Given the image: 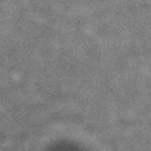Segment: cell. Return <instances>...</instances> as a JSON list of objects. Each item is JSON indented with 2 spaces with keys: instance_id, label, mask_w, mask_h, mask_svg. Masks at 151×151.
Returning a JSON list of instances; mask_svg holds the SVG:
<instances>
[{
  "instance_id": "1",
  "label": "cell",
  "mask_w": 151,
  "mask_h": 151,
  "mask_svg": "<svg viewBox=\"0 0 151 151\" xmlns=\"http://www.w3.org/2000/svg\"><path fill=\"white\" fill-rule=\"evenodd\" d=\"M85 54V52H83ZM86 57V56H85ZM113 59H116V57H113ZM88 60H90V59H88ZM108 60H111V59H108ZM90 62H93V60H90ZM102 62H106V60H102ZM94 63H99V62H94Z\"/></svg>"
}]
</instances>
